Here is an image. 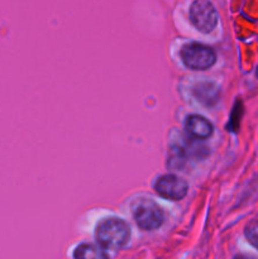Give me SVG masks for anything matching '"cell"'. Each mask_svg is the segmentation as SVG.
<instances>
[{
	"label": "cell",
	"mask_w": 258,
	"mask_h": 259,
	"mask_svg": "<svg viewBox=\"0 0 258 259\" xmlns=\"http://www.w3.org/2000/svg\"><path fill=\"white\" fill-rule=\"evenodd\" d=\"M190 20L201 33H210L218 24V12L209 0H195L190 7Z\"/></svg>",
	"instance_id": "3957f363"
},
{
	"label": "cell",
	"mask_w": 258,
	"mask_h": 259,
	"mask_svg": "<svg viewBox=\"0 0 258 259\" xmlns=\"http://www.w3.org/2000/svg\"><path fill=\"white\" fill-rule=\"evenodd\" d=\"M244 234L245 237H247L248 242H249L255 249H258V219H254L252 220V222L248 223L247 227H245L244 229Z\"/></svg>",
	"instance_id": "ba28073f"
},
{
	"label": "cell",
	"mask_w": 258,
	"mask_h": 259,
	"mask_svg": "<svg viewBox=\"0 0 258 259\" xmlns=\"http://www.w3.org/2000/svg\"><path fill=\"white\" fill-rule=\"evenodd\" d=\"M185 128L190 136L197 139H206L212 134V124L200 115H191L186 119Z\"/></svg>",
	"instance_id": "8992f818"
},
{
	"label": "cell",
	"mask_w": 258,
	"mask_h": 259,
	"mask_svg": "<svg viewBox=\"0 0 258 259\" xmlns=\"http://www.w3.org/2000/svg\"><path fill=\"white\" fill-rule=\"evenodd\" d=\"M182 62L191 70H207L217 61L214 50L200 43H189L181 50Z\"/></svg>",
	"instance_id": "7a4b0ae2"
},
{
	"label": "cell",
	"mask_w": 258,
	"mask_h": 259,
	"mask_svg": "<svg viewBox=\"0 0 258 259\" xmlns=\"http://www.w3.org/2000/svg\"><path fill=\"white\" fill-rule=\"evenodd\" d=\"M133 217L137 225L143 230H156L163 224L164 212L161 206L151 200H142L136 204Z\"/></svg>",
	"instance_id": "277c9868"
},
{
	"label": "cell",
	"mask_w": 258,
	"mask_h": 259,
	"mask_svg": "<svg viewBox=\"0 0 258 259\" xmlns=\"http://www.w3.org/2000/svg\"><path fill=\"white\" fill-rule=\"evenodd\" d=\"M154 189L157 194L164 199L181 200L186 196L189 185L181 177L175 175H164L157 180Z\"/></svg>",
	"instance_id": "5b68a950"
},
{
	"label": "cell",
	"mask_w": 258,
	"mask_h": 259,
	"mask_svg": "<svg viewBox=\"0 0 258 259\" xmlns=\"http://www.w3.org/2000/svg\"><path fill=\"white\" fill-rule=\"evenodd\" d=\"M73 257L75 258H89V259H101V258H106V253L104 252L101 248L95 247L93 244H81L78 245L77 248L73 252Z\"/></svg>",
	"instance_id": "52a82bcc"
},
{
	"label": "cell",
	"mask_w": 258,
	"mask_h": 259,
	"mask_svg": "<svg viewBox=\"0 0 258 259\" xmlns=\"http://www.w3.org/2000/svg\"><path fill=\"white\" fill-rule=\"evenodd\" d=\"M96 240L105 249L119 250L125 247L131 238V228L124 220L105 219L96 228Z\"/></svg>",
	"instance_id": "6da1fadb"
}]
</instances>
